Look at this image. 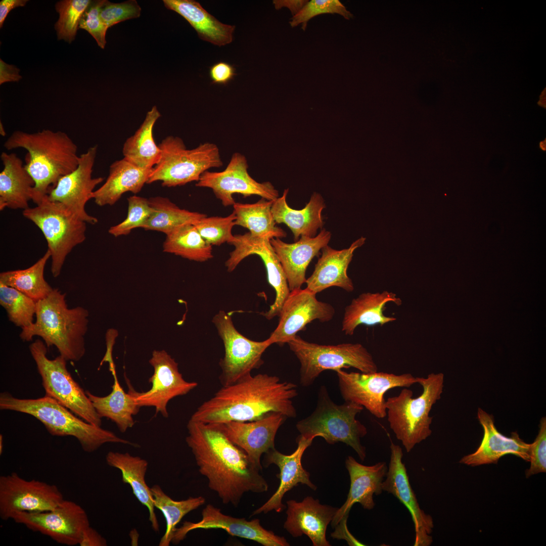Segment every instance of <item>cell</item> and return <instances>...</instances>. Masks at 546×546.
<instances>
[{
  "instance_id": "e575fe53",
  "label": "cell",
  "mask_w": 546,
  "mask_h": 546,
  "mask_svg": "<svg viewBox=\"0 0 546 546\" xmlns=\"http://www.w3.org/2000/svg\"><path fill=\"white\" fill-rule=\"evenodd\" d=\"M165 7L178 13L195 29L200 38L221 47L233 39L235 26L223 24L194 0H163Z\"/></svg>"
},
{
  "instance_id": "f546056e",
  "label": "cell",
  "mask_w": 546,
  "mask_h": 546,
  "mask_svg": "<svg viewBox=\"0 0 546 546\" xmlns=\"http://www.w3.org/2000/svg\"><path fill=\"white\" fill-rule=\"evenodd\" d=\"M4 168L0 173V210L29 208L35 183L22 160L15 153H2Z\"/></svg>"
},
{
  "instance_id": "6da1fadb",
  "label": "cell",
  "mask_w": 546,
  "mask_h": 546,
  "mask_svg": "<svg viewBox=\"0 0 546 546\" xmlns=\"http://www.w3.org/2000/svg\"><path fill=\"white\" fill-rule=\"evenodd\" d=\"M187 429L186 441L199 472L223 504L237 507L245 493L268 490L262 470L214 424L190 419Z\"/></svg>"
},
{
  "instance_id": "7bdbcfd3",
  "label": "cell",
  "mask_w": 546,
  "mask_h": 546,
  "mask_svg": "<svg viewBox=\"0 0 546 546\" xmlns=\"http://www.w3.org/2000/svg\"><path fill=\"white\" fill-rule=\"evenodd\" d=\"M0 304L16 326L22 329L33 323L36 302L17 289L0 284Z\"/></svg>"
},
{
  "instance_id": "8d00e7d4",
  "label": "cell",
  "mask_w": 546,
  "mask_h": 546,
  "mask_svg": "<svg viewBox=\"0 0 546 546\" xmlns=\"http://www.w3.org/2000/svg\"><path fill=\"white\" fill-rule=\"evenodd\" d=\"M161 114L156 106L149 111L140 127L124 142L123 158L143 169H152L159 160L161 151L155 142L153 129Z\"/></svg>"
},
{
  "instance_id": "94428289",
  "label": "cell",
  "mask_w": 546,
  "mask_h": 546,
  "mask_svg": "<svg viewBox=\"0 0 546 546\" xmlns=\"http://www.w3.org/2000/svg\"><path fill=\"white\" fill-rule=\"evenodd\" d=\"M0 133L3 136H5L6 135V132L3 126V123H2L1 121L0 123Z\"/></svg>"
},
{
  "instance_id": "b9f144b4",
  "label": "cell",
  "mask_w": 546,
  "mask_h": 546,
  "mask_svg": "<svg viewBox=\"0 0 546 546\" xmlns=\"http://www.w3.org/2000/svg\"><path fill=\"white\" fill-rule=\"evenodd\" d=\"M155 508L163 514L166 521V530L159 543V546H169L177 524L190 512L204 505L205 499L201 496L190 497L176 500L166 494L158 485L151 487Z\"/></svg>"
},
{
  "instance_id": "52a82bcc",
  "label": "cell",
  "mask_w": 546,
  "mask_h": 546,
  "mask_svg": "<svg viewBox=\"0 0 546 546\" xmlns=\"http://www.w3.org/2000/svg\"><path fill=\"white\" fill-rule=\"evenodd\" d=\"M363 407L356 403L345 401L335 403L330 398L325 386H322L318 394V401L314 412L296 424L302 437L313 440L323 437L330 444L341 442L352 448L363 461L366 457V447L360 439L367 434L365 425L356 419Z\"/></svg>"
},
{
  "instance_id": "9a60e30c",
  "label": "cell",
  "mask_w": 546,
  "mask_h": 546,
  "mask_svg": "<svg viewBox=\"0 0 546 546\" xmlns=\"http://www.w3.org/2000/svg\"><path fill=\"white\" fill-rule=\"evenodd\" d=\"M12 519L28 529L50 537L60 544H79L84 530L90 526L88 516L77 503L64 499L53 510L39 512H18Z\"/></svg>"
},
{
  "instance_id": "f6af8a7d",
  "label": "cell",
  "mask_w": 546,
  "mask_h": 546,
  "mask_svg": "<svg viewBox=\"0 0 546 546\" xmlns=\"http://www.w3.org/2000/svg\"><path fill=\"white\" fill-rule=\"evenodd\" d=\"M234 212L225 217L206 216L195 223L203 238L210 245L219 246L224 243L232 244L235 239L232 232L235 225Z\"/></svg>"
},
{
  "instance_id": "4dcf8cb0",
  "label": "cell",
  "mask_w": 546,
  "mask_h": 546,
  "mask_svg": "<svg viewBox=\"0 0 546 546\" xmlns=\"http://www.w3.org/2000/svg\"><path fill=\"white\" fill-rule=\"evenodd\" d=\"M390 302L400 306L402 300L396 294L387 291L376 293H363L353 298L346 306L342 322V331L352 336L360 325L383 326L396 320L394 317L384 314L385 305Z\"/></svg>"
},
{
  "instance_id": "9f6ffc18",
  "label": "cell",
  "mask_w": 546,
  "mask_h": 546,
  "mask_svg": "<svg viewBox=\"0 0 546 546\" xmlns=\"http://www.w3.org/2000/svg\"><path fill=\"white\" fill-rule=\"evenodd\" d=\"M308 2L307 0H275L273 4L276 10L283 7L288 8L292 16H294L300 11Z\"/></svg>"
},
{
  "instance_id": "d4e9b609",
  "label": "cell",
  "mask_w": 546,
  "mask_h": 546,
  "mask_svg": "<svg viewBox=\"0 0 546 546\" xmlns=\"http://www.w3.org/2000/svg\"><path fill=\"white\" fill-rule=\"evenodd\" d=\"M477 418L483 428V436L476 450L463 457L460 463L470 466L497 464L507 454H513L530 462L531 443L524 442L517 432L507 437L500 433L494 424L493 416L478 408Z\"/></svg>"
},
{
  "instance_id": "836d02e7",
  "label": "cell",
  "mask_w": 546,
  "mask_h": 546,
  "mask_svg": "<svg viewBox=\"0 0 546 546\" xmlns=\"http://www.w3.org/2000/svg\"><path fill=\"white\" fill-rule=\"evenodd\" d=\"M106 462L110 467L118 469L121 473L122 480L128 484L138 501L147 508L149 520L154 531L158 532L159 525L155 512L153 497L147 485L145 477L148 469V462L138 456L128 452L109 451L106 456Z\"/></svg>"
},
{
  "instance_id": "e0dca14e",
  "label": "cell",
  "mask_w": 546,
  "mask_h": 546,
  "mask_svg": "<svg viewBox=\"0 0 546 546\" xmlns=\"http://www.w3.org/2000/svg\"><path fill=\"white\" fill-rule=\"evenodd\" d=\"M149 362L154 368V373L149 379L151 388L146 392L135 391L126 379L128 393L138 404L155 407L156 414L160 413L168 418L167 405L173 398L186 395L198 386L195 382L185 380L179 372L178 363L164 350H154Z\"/></svg>"
},
{
  "instance_id": "db71d44e",
  "label": "cell",
  "mask_w": 546,
  "mask_h": 546,
  "mask_svg": "<svg viewBox=\"0 0 546 546\" xmlns=\"http://www.w3.org/2000/svg\"><path fill=\"white\" fill-rule=\"evenodd\" d=\"M347 518L340 521L335 527V531L331 534V537L335 539L345 540L349 545H365L350 533L347 528Z\"/></svg>"
},
{
  "instance_id": "f35d334b",
  "label": "cell",
  "mask_w": 546,
  "mask_h": 546,
  "mask_svg": "<svg viewBox=\"0 0 546 546\" xmlns=\"http://www.w3.org/2000/svg\"><path fill=\"white\" fill-rule=\"evenodd\" d=\"M51 258L48 250L31 266L23 269L9 270L0 274V284L12 287L36 302L47 297L54 290L44 278V270Z\"/></svg>"
},
{
  "instance_id": "8fae6325",
  "label": "cell",
  "mask_w": 546,
  "mask_h": 546,
  "mask_svg": "<svg viewBox=\"0 0 546 546\" xmlns=\"http://www.w3.org/2000/svg\"><path fill=\"white\" fill-rule=\"evenodd\" d=\"M29 349L41 376L46 395L56 399L86 422L101 427V418L85 391L68 371L67 360L61 355L49 359L46 345L39 339L32 343Z\"/></svg>"
},
{
  "instance_id": "816d5d0a",
  "label": "cell",
  "mask_w": 546,
  "mask_h": 546,
  "mask_svg": "<svg viewBox=\"0 0 546 546\" xmlns=\"http://www.w3.org/2000/svg\"><path fill=\"white\" fill-rule=\"evenodd\" d=\"M209 74L212 83L223 85L227 84L237 75L235 68L223 61L212 65L209 68Z\"/></svg>"
},
{
  "instance_id": "30bf717a",
  "label": "cell",
  "mask_w": 546,
  "mask_h": 546,
  "mask_svg": "<svg viewBox=\"0 0 546 546\" xmlns=\"http://www.w3.org/2000/svg\"><path fill=\"white\" fill-rule=\"evenodd\" d=\"M22 214L42 232L51 254L52 275L58 277L67 255L85 240L86 223L48 196L34 207L23 210Z\"/></svg>"
},
{
  "instance_id": "cb8c5ba5",
  "label": "cell",
  "mask_w": 546,
  "mask_h": 546,
  "mask_svg": "<svg viewBox=\"0 0 546 546\" xmlns=\"http://www.w3.org/2000/svg\"><path fill=\"white\" fill-rule=\"evenodd\" d=\"M312 442L311 440L299 436L297 439V447L291 454H283L275 448L265 453L264 467H268L271 464L278 467L280 473L277 476L280 479V484L272 496L254 510L251 516L266 514L272 511L281 512L286 508L282 503L285 494L299 484L306 485L313 490L316 489V486L309 479V473L303 468L301 464L303 453Z\"/></svg>"
},
{
  "instance_id": "5b68a950",
  "label": "cell",
  "mask_w": 546,
  "mask_h": 546,
  "mask_svg": "<svg viewBox=\"0 0 546 546\" xmlns=\"http://www.w3.org/2000/svg\"><path fill=\"white\" fill-rule=\"evenodd\" d=\"M0 409L26 414L39 420L53 436H71L77 439L83 451L90 453L107 443L138 445L114 433L78 418L56 399L45 395L36 399H20L8 392L0 394Z\"/></svg>"
},
{
  "instance_id": "bcb514c9",
  "label": "cell",
  "mask_w": 546,
  "mask_h": 546,
  "mask_svg": "<svg viewBox=\"0 0 546 546\" xmlns=\"http://www.w3.org/2000/svg\"><path fill=\"white\" fill-rule=\"evenodd\" d=\"M128 211L125 219L112 226L108 233L115 237L128 235L134 229L142 228L152 213L149 199L133 195L127 199Z\"/></svg>"
},
{
  "instance_id": "91938a15",
  "label": "cell",
  "mask_w": 546,
  "mask_h": 546,
  "mask_svg": "<svg viewBox=\"0 0 546 546\" xmlns=\"http://www.w3.org/2000/svg\"><path fill=\"white\" fill-rule=\"evenodd\" d=\"M3 451V436L2 434H0V454H2Z\"/></svg>"
},
{
  "instance_id": "83f0119b",
  "label": "cell",
  "mask_w": 546,
  "mask_h": 546,
  "mask_svg": "<svg viewBox=\"0 0 546 546\" xmlns=\"http://www.w3.org/2000/svg\"><path fill=\"white\" fill-rule=\"evenodd\" d=\"M331 237V233L324 229L314 237L302 236L294 243H285L278 238L270 239L290 291L301 288L305 283L309 264L320 250L328 244Z\"/></svg>"
},
{
  "instance_id": "f907efd6",
  "label": "cell",
  "mask_w": 546,
  "mask_h": 546,
  "mask_svg": "<svg viewBox=\"0 0 546 546\" xmlns=\"http://www.w3.org/2000/svg\"><path fill=\"white\" fill-rule=\"evenodd\" d=\"M538 433L530 449V466L526 471V478L546 472V418H541Z\"/></svg>"
},
{
  "instance_id": "ba28073f",
  "label": "cell",
  "mask_w": 546,
  "mask_h": 546,
  "mask_svg": "<svg viewBox=\"0 0 546 546\" xmlns=\"http://www.w3.org/2000/svg\"><path fill=\"white\" fill-rule=\"evenodd\" d=\"M161 154L152 168L147 184L161 181L174 187L198 181L205 171L223 165L219 150L215 144L206 142L188 149L178 136H166L158 144Z\"/></svg>"
},
{
  "instance_id": "f1b7e54d",
  "label": "cell",
  "mask_w": 546,
  "mask_h": 546,
  "mask_svg": "<svg viewBox=\"0 0 546 546\" xmlns=\"http://www.w3.org/2000/svg\"><path fill=\"white\" fill-rule=\"evenodd\" d=\"M366 238L361 237L347 249L337 250L328 245L322 249V255L315 265L311 275L306 279V288L317 294L333 286L352 292L354 286L347 274L354 250L361 247Z\"/></svg>"
},
{
  "instance_id": "6f0895ef",
  "label": "cell",
  "mask_w": 546,
  "mask_h": 546,
  "mask_svg": "<svg viewBox=\"0 0 546 546\" xmlns=\"http://www.w3.org/2000/svg\"><path fill=\"white\" fill-rule=\"evenodd\" d=\"M27 0H2L0 2V27H3L4 21L9 13L13 9L19 7H24Z\"/></svg>"
},
{
  "instance_id": "7c38bea8",
  "label": "cell",
  "mask_w": 546,
  "mask_h": 546,
  "mask_svg": "<svg viewBox=\"0 0 546 546\" xmlns=\"http://www.w3.org/2000/svg\"><path fill=\"white\" fill-rule=\"evenodd\" d=\"M212 322L224 347V357L219 361L222 386L235 383L262 365V354L272 345L268 338L255 341L245 337L237 330L231 316L223 310L213 316Z\"/></svg>"
},
{
  "instance_id": "1f68e13d",
  "label": "cell",
  "mask_w": 546,
  "mask_h": 546,
  "mask_svg": "<svg viewBox=\"0 0 546 546\" xmlns=\"http://www.w3.org/2000/svg\"><path fill=\"white\" fill-rule=\"evenodd\" d=\"M288 191V189H285L283 195L272 202L271 210L276 223L286 224L292 232L295 242L302 236H316L317 230L323 225L322 212L326 207L323 198L314 193L304 208L296 210L287 203Z\"/></svg>"
},
{
  "instance_id": "7dc6e473",
  "label": "cell",
  "mask_w": 546,
  "mask_h": 546,
  "mask_svg": "<svg viewBox=\"0 0 546 546\" xmlns=\"http://www.w3.org/2000/svg\"><path fill=\"white\" fill-rule=\"evenodd\" d=\"M324 14H337L347 20L353 17V15L339 0H311L298 14L292 17L289 24L292 27L301 24L302 29L305 31L309 20Z\"/></svg>"
},
{
  "instance_id": "d6a6232c",
  "label": "cell",
  "mask_w": 546,
  "mask_h": 546,
  "mask_svg": "<svg viewBox=\"0 0 546 546\" xmlns=\"http://www.w3.org/2000/svg\"><path fill=\"white\" fill-rule=\"evenodd\" d=\"M151 170L139 167L124 158L116 160L110 166L105 183L94 192L93 199L99 206H112L126 192L136 194L147 184Z\"/></svg>"
},
{
  "instance_id": "7402d4cb",
  "label": "cell",
  "mask_w": 546,
  "mask_h": 546,
  "mask_svg": "<svg viewBox=\"0 0 546 546\" xmlns=\"http://www.w3.org/2000/svg\"><path fill=\"white\" fill-rule=\"evenodd\" d=\"M386 479L382 483L383 491L392 494L408 509L414 524V546H429L433 541L431 534L434 527L432 517L421 509L408 479L405 465L402 461L401 447L393 442Z\"/></svg>"
},
{
  "instance_id": "680465c9",
  "label": "cell",
  "mask_w": 546,
  "mask_h": 546,
  "mask_svg": "<svg viewBox=\"0 0 546 546\" xmlns=\"http://www.w3.org/2000/svg\"><path fill=\"white\" fill-rule=\"evenodd\" d=\"M539 148L543 151L546 150V141L545 139L541 141L539 143Z\"/></svg>"
},
{
  "instance_id": "74e56055",
  "label": "cell",
  "mask_w": 546,
  "mask_h": 546,
  "mask_svg": "<svg viewBox=\"0 0 546 546\" xmlns=\"http://www.w3.org/2000/svg\"><path fill=\"white\" fill-rule=\"evenodd\" d=\"M273 201L262 198L252 204L236 202L233 206V212L236 215L235 225L248 229L254 237L270 240L286 237V233L276 225L271 210Z\"/></svg>"
},
{
  "instance_id": "9c48e42d",
  "label": "cell",
  "mask_w": 546,
  "mask_h": 546,
  "mask_svg": "<svg viewBox=\"0 0 546 546\" xmlns=\"http://www.w3.org/2000/svg\"><path fill=\"white\" fill-rule=\"evenodd\" d=\"M300 363V383L307 387L325 370L335 372L354 368L361 373L378 372L373 356L360 343L321 345L309 342L296 335L288 343Z\"/></svg>"
},
{
  "instance_id": "d6986e66",
  "label": "cell",
  "mask_w": 546,
  "mask_h": 546,
  "mask_svg": "<svg viewBox=\"0 0 546 546\" xmlns=\"http://www.w3.org/2000/svg\"><path fill=\"white\" fill-rule=\"evenodd\" d=\"M235 241L231 244L235 249L230 254L225 264L229 272L234 270L246 257L251 255L259 256L263 261L269 284L276 292L275 301L269 310L261 314L268 320L279 315L284 301L290 290L281 264L266 238L254 237L249 232L235 235Z\"/></svg>"
},
{
  "instance_id": "277c9868",
  "label": "cell",
  "mask_w": 546,
  "mask_h": 546,
  "mask_svg": "<svg viewBox=\"0 0 546 546\" xmlns=\"http://www.w3.org/2000/svg\"><path fill=\"white\" fill-rule=\"evenodd\" d=\"M35 316L34 323L22 329L19 336L23 341H30L38 336L48 347L55 346L67 361H78L83 357L87 310L81 306L69 308L65 294L54 289L47 297L36 302Z\"/></svg>"
},
{
  "instance_id": "484cf974",
  "label": "cell",
  "mask_w": 546,
  "mask_h": 546,
  "mask_svg": "<svg viewBox=\"0 0 546 546\" xmlns=\"http://www.w3.org/2000/svg\"><path fill=\"white\" fill-rule=\"evenodd\" d=\"M286 503L287 518L283 527L292 536L305 534L313 546L331 545L326 538V531L338 508L321 504L318 499L311 496L300 502L290 499Z\"/></svg>"
},
{
  "instance_id": "44dd1931",
  "label": "cell",
  "mask_w": 546,
  "mask_h": 546,
  "mask_svg": "<svg viewBox=\"0 0 546 546\" xmlns=\"http://www.w3.org/2000/svg\"><path fill=\"white\" fill-rule=\"evenodd\" d=\"M199 529H221L231 536L251 540L263 546L290 545L284 537L263 528L259 519L248 521L244 518L233 517L224 514L220 509L211 504L207 505L203 509L200 521L197 522L186 521L180 527L176 528L171 543L178 544L189 532Z\"/></svg>"
},
{
  "instance_id": "5bb4252c",
  "label": "cell",
  "mask_w": 546,
  "mask_h": 546,
  "mask_svg": "<svg viewBox=\"0 0 546 546\" xmlns=\"http://www.w3.org/2000/svg\"><path fill=\"white\" fill-rule=\"evenodd\" d=\"M64 498L55 485L28 480L15 472L0 476V517L4 521L18 512H39L54 509Z\"/></svg>"
},
{
  "instance_id": "7a4b0ae2",
  "label": "cell",
  "mask_w": 546,
  "mask_h": 546,
  "mask_svg": "<svg viewBox=\"0 0 546 546\" xmlns=\"http://www.w3.org/2000/svg\"><path fill=\"white\" fill-rule=\"evenodd\" d=\"M297 388L296 384L283 382L276 376L250 374L232 384L222 386L198 407L190 419L210 424L247 422L271 413L295 418L296 411L292 399L298 394Z\"/></svg>"
},
{
  "instance_id": "f5cc1de1",
  "label": "cell",
  "mask_w": 546,
  "mask_h": 546,
  "mask_svg": "<svg viewBox=\"0 0 546 546\" xmlns=\"http://www.w3.org/2000/svg\"><path fill=\"white\" fill-rule=\"evenodd\" d=\"M78 545L80 546H106L107 541L99 532L89 526L83 532Z\"/></svg>"
},
{
  "instance_id": "c3c4849f",
  "label": "cell",
  "mask_w": 546,
  "mask_h": 546,
  "mask_svg": "<svg viewBox=\"0 0 546 546\" xmlns=\"http://www.w3.org/2000/svg\"><path fill=\"white\" fill-rule=\"evenodd\" d=\"M141 8L135 0L120 3L106 1L100 11V17L108 27L127 20L141 16Z\"/></svg>"
},
{
  "instance_id": "11a10c76",
  "label": "cell",
  "mask_w": 546,
  "mask_h": 546,
  "mask_svg": "<svg viewBox=\"0 0 546 546\" xmlns=\"http://www.w3.org/2000/svg\"><path fill=\"white\" fill-rule=\"evenodd\" d=\"M16 66L9 65L0 59V84L7 82L18 81L22 77Z\"/></svg>"
},
{
  "instance_id": "60d3db41",
  "label": "cell",
  "mask_w": 546,
  "mask_h": 546,
  "mask_svg": "<svg viewBox=\"0 0 546 546\" xmlns=\"http://www.w3.org/2000/svg\"><path fill=\"white\" fill-rule=\"evenodd\" d=\"M152 211L142 229L167 235L175 228L187 223L194 224L206 214L181 209L168 198L161 196L150 198Z\"/></svg>"
},
{
  "instance_id": "4fadbf2b",
  "label": "cell",
  "mask_w": 546,
  "mask_h": 546,
  "mask_svg": "<svg viewBox=\"0 0 546 546\" xmlns=\"http://www.w3.org/2000/svg\"><path fill=\"white\" fill-rule=\"evenodd\" d=\"M340 393L345 401L365 407L379 419L387 416L384 395L395 387H410L417 383L410 373L397 375L384 372L364 373L336 371Z\"/></svg>"
},
{
  "instance_id": "681fc988",
  "label": "cell",
  "mask_w": 546,
  "mask_h": 546,
  "mask_svg": "<svg viewBox=\"0 0 546 546\" xmlns=\"http://www.w3.org/2000/svg\"><path fill=\"white\" fill-rule=\"evenodd\" d=\"M105 1H92L83 13L79 24V28L87 31L103 49L106 43V34L108 28L102 21L100 14Z\"/></svg>"
},
{
  "instance_id": "ac0fdd59",
  "label": "cell",
  "mask_w": 546,
  "mask_h": 546,
  "mask_svg": "<svg viewBox=\"0 0 546 546\" xmlns=\"http://www.w3.org/2000/svg\"><path fill=\"white\" fill-rule=\"evenodd\" d=\"M97 150V146H94L79 155L76 168L62 177L47 195L50 200L62 204L78 218L92 224L98 220L86 212L85 206L93 199L95 188L104 180L92 176Z\"/></svg>"
},
{
  "instance_id": "ffe728a7",
  "label": "cell",
  "mask_w": 546,
  "mask_h": 546,
  "mask_svg": "<svg viewBox=\"0 0 546 546\" xmlns=\"http://www.w3.org/2000/svg\"><path fill=\"white\" fill-rule=\"evenodd\" d=\"M316 294L306 288L290 291L282 307L278 325L268 338L271 344L288 343L314 320L327 322L333 318L334 308L317 300Z\"/></svg>"
},
{
  "instance_id": "d590c367",
  "label": "cell",
  "mask_w": 546,
  "mask_h": 546,
  "mask_svg": "<svg viewBox=\"0 0 546 546\" xmlns=\"http://www.w3.org/2000/svg\"><path fill=\"white\" fill-rule=\"evenodd\" d=\"M110 370L114 378V383L109 394L98 396L89 391L85 392L100 418L110 419L116 424L121 432L124 433L134 425L133 416L139 413L141 407L131 395L123 390L118 380L115 368Z\"/></svg>"
},
{
  "instance_id": "603a6c76",
  "label": "cell",
  "mask_w": 546,
  "mask_h": 546,
  "mask_svg": "<svg viewBox=\"0 0 546 546\" xmlns=\"http://www.w3.org/2000/svg\"><path fill=\"white\" fill-rule=\"evenodd\" d=\"M286 418L281 413H271L252 421H231L213 424L230 441L242 448L251 461L262 470L261 456L275 448L277 432Z\"/></svg>"
},
{
  "instance_id": "ab89813d",
  "label": "cell",
  "mask_w": 546,
  "mask_h": 546,
  "mask_svg": "<svg viewBox=\"0 0 546 546\" xmlns=\"http://www.w3.org/2000/svg\"><path fill=\"white\" fill-rule=\"evenodd\" d=\"M163 251L198 262L213 258L212 245L201 236L192 223L181 225L166 235Z\"/></svg>"
},
{
  "instance_id": "2e32d148",
  "label": "cell",
  "mask_w": 546,
  "mask_h": 546,
  "mask_svg": "<svg viewBox=\"0 0 546 546\" xmlns=\"http://www.w3.org/2000/svg\"><path fill=\"white\" fill-rule=\"evenodd\" d=\"M246 157L234 153L224 170L219 172L207 170L201 175L196 184L198 187L211 189L216 197L225 206L236 203L233 195H242L244 197L257 195L269 201L279 197V192L269 181L258 183L248 171Z\"/></svg>"
},
{
  "instance_id": "4316f807",
  "label": "cell",
  "mask_w": 546,
  "mask_h": 546,
  "mask_svg": "<svg viewBox=\"0 0 546 546\" xmlns=\"http://www.w3.org/2000/svg\"><path fill=\"white\" fill-rule=\"evenodd\" d=\"M345 466L350 476V489L346 501L338 508L331 522L334 528L342 519L348 518L349 512L355 504H360L365 509L374 508L373 496L382 492V483L388 470L384 462L366 466L359 463L351 456H348L346 459Z\"/></svg>"
},
{
  "instance_id": "3957f363",
  "label": "cell",
  "mask_w": 546,
  "mask_h": 546,
  "mask_svg": "<svg viewBox=\"0 0 546 546\" xmlns=\"http://www.w3.org/2000/svg\"><path fill=\"white\" fill-rule=\"evenodd\" d=\"M4 146L7 150L23 148L27 151L24 166L35 183L32 201L36 204L62 177L76 168L79 160L76 145L60 130L43 129L33 133L16 130Z\"/></svg>"
},
{
  "instance_id": "ee69618b",
  "label": "cell",
  "mask_w": 546,
  "mask_h": 546,
  "mask_svg": "<svg viewBox=\"0 0 546 546\" xmlns=\"http://www.w3.org/2000/svg\"><path fill=\"white\" fill-rule=\"evenodd\" d=\"M92 1L89 0H63L55 5L59 17L55 24L58 40L71 43L75 38L80 19Z\"/></svg>"
},
{
  "instance_id": "8992f818",
  "label": "cell",
  "mask_w": 546,
  "mask_h": 546,
  "mask_svg": "<svg viewBox=\"0 0 546 546\" xmlns=\"http://www.w3.org/2000/svg\"><path fill=\"white\" fill-rule=\"evenodd\" d=\"M416 378L423 387L419 396L412 398L413 391L405 387L398 395L388 398L385 403L389 426L407 452L431 435L433 418L430 412L441 398L443 388L441 373Z\"/></svg>"
}]
</instances>
